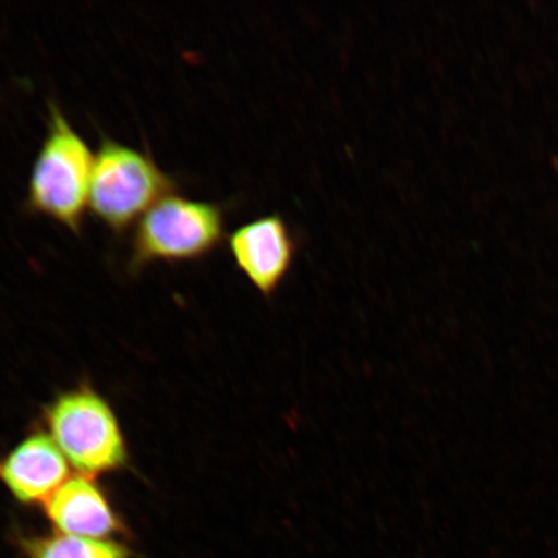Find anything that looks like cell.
<instances>
[{
	"label": "cell",
	"instance_id": "cell-2",
	"mask_svg": "<svg viewBox=\"0 0 558 558\" xmlns=\"http://www.w3.org/2000/svg\"><path fill=\"white\" fill-rule=\"evenodd\" d=\"M178 190V181L144 150L101 136L90 179L89 209L122 234L158 201Z\"/></svg>",
	"mask_w": 558,
	"mask_h": 558
},
{
	"label": "cell",
	"instance_id": "cell-5",
	"mask_svg": "<svg viewBox=\"0 0 558 558\" xmlns=\"http://www.w3.org/2000/svg\"><path fill=\"white\" fill-rule=\"evenodd\" d=\"M230 254L244 277L265 299L274 298L290 275L298 241L281 215L262 216L228 236Z\"/></svg>",
	"mask_w": 558,
	"mask_h": 558
},
{
	"label": "cell",
	"instance_id": "cell-3",
	"mask_svg": "<svg viewBox=\"0 0 558 558\" xmlns=\"http://www.w3.org/2000/svg\"><path fill=\"white\" fill-rule=\"evenodd\" d=\"M226 240V208L171 193L137 221L131 239L130 269L156 262H194Z\"/></svg>",
	"mask_w": 558,
	"mask_h": 558
},
{
	"label": "cell",
	"instance_id": "cell-4",
	"mask_svg": "<svg viewBox=\"0 0 558 558\" xmlns=\"http://www.w3.org/2000/svg\"><path fill=\"white\" fill-rule=\"evenodd\" d=\"M51 438L85 476L113 472L128 463V446L107 400L81 387L62 393L46 409Z\"/></svg>",
	"mask_w": 558,
	"mask_h": 558
},
{
	"label": "cell",
	"instance_id": "cell-8",
	"mask_svg": "<svg viewBox=\"0 0 558 558\" xmlns=\"http://www.w3.org/2000/svg\"><path fill=\"white\" fill-rule=\"evenodd\" d=\"M17 546L25 558H132L129 547L117 541H97L58 532L20 535Z\"/></svg>",
	"mask_w": 558,
	"mask_h": 558
},
{
	"label": "cell",
	"instance_id": "cell-7",
	"mask_svg": "<svg viewBox=\"0 0 558 558\" xmlns=\"http://www.w3.org/2000/svg\"><path fill=\"white\" fill-rule=\"evenodd\" d=\"M68 476V459L41 432L27 436L0 459V481L21 505H45Z\"/></svg>",
	"mask_w": 558,
	"mask_h": 558
},
{
	"label": "cell",
	"instance_id": "cell-6",
	"mask_svg": "<svg viewBox=\"0 0 558 558\" xmlns=\"http://www.w3.org/2000/svg\"><path fill=\"white\" fill-rule=\"evenodd\" d=\"M56 532L80 538L113 541L125 526L94 477L69 478L44 505Z\"/></svg>",
	"mask_w": 558,
	"mask_h": 558
},
{
	"label": "cell",
	"instance_id": "cell-1",
	"mask_svg": "<svg viewBox=\"0 0 558 558\" xmlns=\"http://www.w3.org/2000/svg\"><path fill=\"white\" fill-rule=\"evenodd\" d=\"M47 134L34 159L25 208L81 234L89 208L95 153L58 104L48 105Z\"/></svg>",
	"mask_w": 558,
	"mask_h": 558
}]
</instances>
